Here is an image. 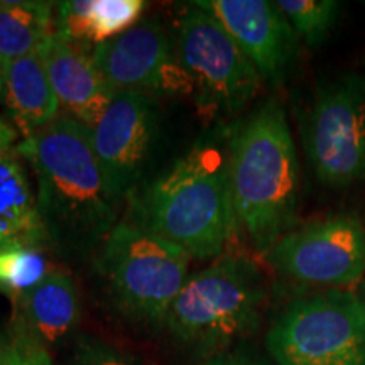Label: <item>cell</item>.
Instances as JSON below:
<instances>
[{
    "mask_svg": "<svg viewBox=\"0 0 365 365\" xmlns=\"http://www.w3.org/2000/svg\"><path fill=\"white\" fill-rule=\"evenodd\" d=\"M33 168L36 198L48 244L59 254L83 257L98 250L115 228V198L91 145L90 130L63 113L17 145Z\"/></svg>",
    "mask_w": 365,
    "mask_h": 365,
    "instance_id": "cell-1",
    "label": "cell"
},
{
    "mask_svg": "<svg viewBox=\"0 0 365 365\" xmlns=\"http://www.w3.org/2000/svg\"><path fill=\"white\" fill-rule=\"evenodd\" d=\"M132 223L173 242L191 259L218 257L234 235L237 215L230 153L222 139L200 140L170 170L132 195Z\"/></svg>",
    "mask_w": 365,
    "mask_h": 365,
    "instance_id": "cell-2",
    "label": "cell"
},
{
    "mask_svg": "<svg viewBox=\"0 0 365 365\" xmlns=\"http://www.w3.org/2000/svg\"><path fill=\"white\" fill-rule=\"evenodd\" d=\"M237 222L264 254L296 227L299 163L284 108L276 100L228 132Z\"/></svg>",
    "mask_w": 365,
    "mask_h": 365,
    "instance_id": "cell-3",
    "label": "cell"
},
{
    "mask_svg": "<svg viewBox=\"0 0 365 365\" xmlns=\"http://www.w3.org/2000/svg\"><path fill=\"white\" fill-rule=\"evenodd\" d=\"M264 299L257 266L242 255H222L188 277L164 325L181 344L213 354L259 327Z\"/></svg>",
    "mask_w": 365,
    "mask_h": 365,
    "instance_id": "cell-4",
    "label": "cell"
},
{
    "mask_svg": "<svg viewBox=\"0 0 365 365\" xmlns=\"http://www.w3.org/2000/svg\"><path fill=\"white\" fill-rule=\"evenodd\" d=\"M191 255L135 223H118L95 266L115 308L145 323H164L188 281Z\"/></svg>",
    "mask_w": 365,
    "mask_h": 365,
    "instance_id": "cell-5",
    "label": "cell"
},
{
    "mask_svg": "<svg viewBox=\"0 0 365 365\" xmlns=\"http://www.w3.org/2000/svg\"><path fill=\"white\" fill-rule=\"evenodd\" d=\"M277 365H365V301L350 289L296 299L267 333Z\"/></svg>",
    "mask_w": 365,
    "mask_h": 365,
    "instance_id": "cell-6",
    "label": "cell"
},
{
    "mask_svg": "<svg viewBox=\"0 0 365 365\" xmlns=\"http://www.w3.org/2000/svg\"><path fill=\"white\" fill-rule=\"evenodd\" d=\"M176 58L190 80L196 108L212 120L247 107L264 83L227 31L195 4L178 19Z\"/></svg>",
    "mask_w": 365,
    "mask_h": 365,
    "instance_id": "cell-7",
    "label": "cell"
},
{
    "mask_svg": "<svg viewBox=\"0 0 365 365\" xmlns=\"http://www.w3.org/2000/svg\"><path fill=\"white\" fill-rule=\"evenodd\" d=\"M314 176L330 188L365 182V78L344 73L314 91L301 122Z\"/></svg>",
    "mask_w": 365,
    "mask_h": 365,
    "instance_id": "cell-8",
    "label": "cell"
},
{
    "mask_svg": "<svg viewBox=\"0 0 365 365\" xmlns=\"http://www.w3.org/2000/svg\"><path fill=\"white\" fill-rule=\"evenodd\" d=\"M264 261L286 279L346 289L365 277V220L357 213H333L294 227Z\"/></svg>",
    "mask_w": 365,
    "mask_h": 365,
    "instance_id": "cell-9",
    "label": "cell"
},
{
    "mask_svg": "<svg viewBox=\"0 0 365 365\" xmlns=\"http://www.w3.org/2000/svg\"><path fill=\"white\" fill-rule=\"evenodd\" d=\"M158 107L145 93H117L93 129L91 145L115 198L135 193L158 139Z\"/></svg>",
    "mask_w": 365,
    "mask_h": 365,
    "instance_id": "cell-10",
    "label": "cell"
},
{
    "mask_svg": "<svg viewBox=\"0 0 365 365\" xmlns=\"http://www.w3.org/2000/svg\"><path fill=\"white\" fill-rule=\"evenodd\" d=\"M91 58L113 93H191L190 80L178 58L173 56L171 41L156 21L137 22L124 34L91 48Z\"/></svg>",
    "mask_w": 365,
    "mask_h": 365,
    "instance_id": "cell-11",
    "label": "cell"
},
{
    "mask_svg": "<svg viewBox=\"0 0 365 365\" xmlns=\"http://www.w3.org/2000/svg\"><path fill=\"white\" fill-rule=\"evenodd\" d=\"M196 7L215 19L244 51L262 81L281 83L298 53V36L276 2L200 0Z\"/></svg>",
    "mask_w": 365,
    "mask_h": 365,
    "instance_id": "cell-12",
    "label": "cell"
},
{
    "mask_svg": "<svg viewBox=\"0 0 365 365\" xmlns=\"http://www.w3.org/2000/svg\"><path fill=\"white\" fill-rule=\"evenodd\" d=\"M39 51L59 108L88 130L93 129L115 93L108 88L95 66L90 48L54 33Z\"/></svg>",
    "mask_w": 365,
    "mask_h": 365,
    "instance_id": "cell-13",
    "label": "cell"
},
{
    "mask_svg": "<svg viewBox=\"0 0 365 365\" xmlns=\"http://www.w3.org/2000/svg\"><path fill=\"white\" fill-rule=\"evenodd\" d=\"M17 132L0 118V249L48 244L38 198L19 150Z\"/></svg>",
    "mask_w": 365,
    "mask_h": 365,
    "instance_id": "cell-14",
    "label": "cell"
},
{
    "mask_svg": "<svg viewBox=\"0 0 365 365\" xmlns=\"http://www.w3.org/2000/svg\"><path fill=\"white\" fill-rule=\"evenodd\" d=\"M14 333L43 346L59 345L80 322V294L65 271H51L38 287L14 304Z\"/></svg>",
    "mask_w": 365,
    "mask_h": 365,
    "instance_id": "cell-15",
    "label": "cell"
},
{
    "mask_svg": "<svg viewBox=\"0 0 365 365\" xmlns=\"http://www.w3.org/2000/svg\"><path fill=\"white\" fill-rule=\"evenodd\" d=\"M4 76L7 108L22 137L44 129L61 115L41 51L7 63Z\"/></svg>",
    "mask_w": 365,
    "mask_h": 365,
    "instance_id": "cell-16",
    "label": "cell"
},
{
    "mask_svg": "<svg viewBox=\"0 0 365 365\" xmlns=\"http://www.w3.org/2000/svg\"><path fill=\"white\" fill-rule=\"evenodd\" d=\"M143 0H70L54 7V33L71 43L97 46L139 22Z\"/></svg>",
    "mask_w": 365,
    "mask_h": 365,
    "instance_id": "cell-17",
    "label": "cell"
},
{
    "mask_svg": "<svg viewBox=\"0 0 365 365\" xmlns=\"http://www.w3.org/2000/svg\"><path fill=\"white\" fill-rule=\"evenodd\" d=\"M51 2H0V61L38 53L54 34Z\"/></svg>",
    "mask_w": 365,
    "mask_h": 365,
    "instance_id": "cell-18",
    "label": "cell"
},
{
    "mask_svg": "<svg viewBox=\"0 0 365 365\" xmlns=\"http://www.w3.org/2000/svg\"><path fill=\"white\" fill-rule=\"evenodd\" d=\"M49 272L41 247L9 245L0 249V294L14 304L38 287Z\"/></svg>",
    "mask_w": 365,
    "mask_h": 365,
    "instance_id": "cell-19",
    "label": "cell"
},
{
    "mask_svg": "<svg viewBox=\"0 0 365 365\" xmlns=\"http://www.w3.org/2000/svg\"><path fill=\"white\" fill-rule=\"evenodd\" d=\"M276 6L298 39L312 48L328 38L341 11V4L335 0H277Z\"/></svg>",
    "mask_w": 365,
    "mask_h": 365,
    "instance_id": "cell-20",
    "label": "cell"
},
{
    "mask_svg": "<svg viewBox=\"0 0 365 365\" xmlns=\"http://www.w3.org/2000/svg\"><path fill=\"white\" fill-rule=\"evenodd\" d=\"M68 365H137V362L102 341L85 339L76 345Z\"/></svg>",
    "mask_w": 365,
    "mask_h": 365,
    "instance_id": "cell-21",
    "label": "cell"
},
{
    "mask_svg": "<svg viewBox=\"0 0 365 365\" xmlns=\"http://www.w3.org/2000/svg\"><path fill=\"white\" fill-rule=\"evenodd\" d=\"M0 341L4 365H51L48 350L17 333H12L11 339H0Z\"/></svg>",
    "mask_w": 365,
    "mask_h": 365,
    "instance_id": "cell-22",
    "label": "cell"
},
{
    "mask_svg": "<svg viewBox=\"0 0 365 365\" xmlns=\"http://www.w3.org/2000/svg\"><path fill=\"white\" fill-rule=\"evenodd\" d=\"M203 365H262L255 362L252 359L242 357V355H220V357H213Z\"/></svg>",
    "mask_w": 365,
    "mask_h": 365,
    "instance_id": "cell-23",
    "label": "cell"
},
{
    "mask_svg": "<svg viewBox=\"0 0 365 365\" xmlns=\"http://www.w3.org/2000/svg\"><path fill=\"white\" fill-rule=\"evenodd\" d=\"M4 80H6V76H4V63L0 61V95L4 91Z\"/></svg>",
    "mask_w": 365,
    "mask_h": 365,
    "instance_id": "cell-24",
    "label": "cell"
},
{
    "mask_svg": "<svg viewBox=\"0 0 365 365\" xmlns=\"http://www.w3.org/2000/svg\"><path fill=\"white\" fill-rule=\"evenodd\" d=\"M359 287H360V296H362V299L365 301V277H364V279H362V282H360V284H359Z\"/></svg>",
    "mask_w": 365,
    "mask_h": 365,
    "instance_id": "cell-25",
    "label": "cell"
},
{
    "mask_svg": "<svg viewBox=\"0 0 365 365\" xmlns=\"http://www.w3.org/2000/svg\"><path fill=\"white\" fill-rule=\"evenodd\" d=\"M0 365H4V359H2V341H0Z\"/></svg>",
    "mask_w": 365,
    "mask_h": 365,
    "instance_id": "cell-26",
    "label": "cell"
}]
</instances>
